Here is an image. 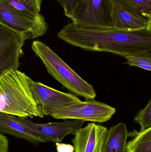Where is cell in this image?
Wrapping results in <instances>:
<instances>
[{"label":"cell","instance_id":"obj_3","mask_svg":"<svg viewBox=\"0 0 151 152\" xmlns=\"http://www.w3.org/2000/svg\"><path fill=\"white\" fill-rule=\"evenodd\" d=\"M31 47L41 60L48 73L68 91L86 100L95 99L96 93L94 87L74 72L46 44L34 41Z\"/></svg>","mask_w":151,"mask_h":152},{"label":"cell","instance_id":"obj_9","mask_svg":"<svg viewBox=\"0 0 151 152\" xmlns=\"http://www.w3.org/2000/svg\"><path fill=\"white\" fill-rule=\"evenodd\" d=\"M15 118L35 132L46 137L49 142H62L67 135H74L82 127L85 121L79 120H64L62 122L39 124L32 122L27 118L14 116Z\"/></svg>","mask_w":151,"mask_h":152},{"label":"cell","instance_id":"obj_10","mask_svg":"<svg viewBox=\"0 0 151 152\" xmlns=\"http://www.w3.org/2000/svg\"><path fill=\"white\" fill-rule=\"evenodd\" d=\"M107 131V128L95 123L80 129L72 140L75 152H102Z\"/></svg>","mask_w":151,"mask_h":152},{"label":"cell","instance_id":"obj_22","mask_svg":"<svg viewBox=\"0 0 151 152\" xmlns=\"http://www.w3.org/2000/svg\"><path fill=\"white\" fill-rule=\"evenodd\" d=\"M58 2L61 4L63 9H64L65 6V0H57Z\"/></svg>","mask_w":151,"mask_h":152},{"label":"cell","instance_id":"obj_7","mask_svg":"<svg viewBox=\"0 0 151 152\" xmlns=\"http://www.w3.org/2000/svg\"><path fill=\"white\" fill-rule=\"evenodd\" d=\"M29 86L37 108L43 116H49L59 108L81 102L76 96L59 91L30 78Z\"/></svg>","mask_w":151,"mask_h":152},{"label":"cell","instance_id":"obj_11","mask_svg":"<svg viewBox=\"0 0 151 152\" xmlns=\"http://www.w3.org/2000/svg\"><path fill=\"white\" fill-rule=\"evenodd\" d=\"M0 133L22 138L35 145L49 142L45 137L19 122L12 115L0 112Z\"/></svg>","mask_w":151,"mask_h":152},{"label":"cell","instance_id":"obj_18","mask_svg":"<svg viewBox=\"0 0 151 152\" xmlns=\"http://www.w3.org/2000/svg\"><path fill=\"white\" fill-rule=\"evenodd\" d=\"M136 123L141 126L140 131L151 128V100L150 98L146 106L139 111L134 118Z\"/></svg>","mask_w":151,"mask_h":152},{"label":"cell","instance_id":"obj_21","mask_svg":"<svg viewBox=\"0 0 151 152\" xmlns=\"http://www.w3.org/2000/svg\"><path fill=\"white\" fill-rule=\"evenodd\" d=\"M9 142L8 137L0 133V152H8Z\"/></svg>","mask_w":151,"mask_h":152},{"label":"cell","instance_id":"obj_15","mask_svg":"<svg viewBox=\"0 0 151 152\" xmlns=\"http://www.w3.org/2000/svg\"><path fill=\"white\" fill-rule=\"evenodd\" d=\"M135 16L151 19V0H113Z\"/></svg>","mask_w":151,"mask_h":152},{"label":"cell","instance_id":"obj_8","mask_svg":"<svg viewBox=\"0 0 151 152\" xmlns=\"http://www.w3.org/2000/svg\"><path fill=\"white\" fill-rule=\"evenodd\" d=\"M26 38L0 24V75L5 70L18 69Z\"/></svg>","mask_w":151,"mask_h":152},{"label":"cell","instance_id":"obj_2","mask_svg":"<svg viewBox=\"0 0 151 152\" xmlns=\"http://www.w3.org/2000/svg\"><path fill=\"white\" fill-rule=\"evenodd\" d=\"M30 78L18 69H8L0 75V112L19 118L44 117L33 98Z\"/></svg>","mask_w":151,"mask_h":152},{"label":"cell","instance_id":"obj_19","mask_svg":"<svg viewBox=\"0 0 151 152\" xmlns=\"http://www.w3.org/2000/svg\"><path fill=\"white\" fill-rule=\"evenodd\" d=\"M85 0H65V15L70 18L77 7Z\"/></svg>","mask_w":151,"mask_h":152},{"label":"cell","instance_id":"obj_17","mask_svg":"<svg viewBox=\"0 0 151 152\" xmlns=\"http://www.w3.org/2000/svg\"><path fill=\"white\" fill-rule=\"evenodd\" d=\"M126 64L130 66H137L151 71V53H141L128 56L126 58Z\"/></svg>","mask_w":151,"mask_h":152},{"label":"cell","instance_id":"obj_13","mask_svg":"<svg viewBox=\"0 0 151 152\" xmlns=\"http://www.w3.org/2000/svg\"><path fill=\"white\" fill-rule=\"evenodd\" d=\"M128 134L125 123L121 122L112 126L107 131L102 152H126Z\"/></svg>","mask_w":151,"mask_h":152},{"label":"cell","instance_id":"obj_16","mask_svg":"<svg viewBox=\"0 0 151 152\" xmlns=\"http://www.w3.org/2000/svg\"><path fill=\"white\" fill-rule=\"evenodd\" d=\"M16 10L32 15L40 14L43 0H2Z\"/></svg>","mask_w":151,"mask_h":152},{"label":"cell","instance_id":"obj_20","mask_svg":"<svg viewBox=\"0 0 151 152\" xmlns=\"http://www.w3.org/2000/svg\"><path fill=\"white\" fill-rule=\"evenodd\" d=\"M56 145L57 152H75L74 147L72 145L57 142Z\"/></svg>","mask_w":151,"mask_h":152},{"label":"cell","instance_id":"obj_23","mask_svg":"<svg viewBox=\"0 0 151 152\" xmlns=\"http://www.w3.org/2000/svg\"><path fill=\"white\" fill-rule=\"evenodd\" d=\"M0 1H1V0H0Z\"/></svg>","mask_w":151,"mask_h":152},{"label":"cell","instance_id":"obj_5","mask_svg":"<svg viewBox=\"0 0 151 152\" xmlns=\"http://www.w3.org/2000/svg\"><path fill=\"white\" fill-rule=\"evenodd\" d=\"M113 0H85L70 18L72 23L83 28H114Z\"/></svg>","mask_w":151,"mask_h":152},{"label":"cell","instance_id":"obj_12","mask_svg":"<svg viewBox=\"0 0 151 152\" xmlns=\"http://www.w3.org/2000/svg\"><path fill=\"white\" fill-rule=\"evenodd\" d=\"M113 17L114 28L116 29L138 30L151 28V19L131 14L114 1Z\"/></svg>","mask_w":151,"mask_h":152},{"label":"cell","instance_id":"obj_14","mask_svg":"<svg viewBox=\"0 0 151 152\" xmlns=\"http://www.w3.org/2000/svg\"><path fill=\"white\" fill-rule=\"evenodd\" d=\"M129 134L133 138L127 143L126 152H151V128Z\"/></svg>","mask_w":151,"mask_h":152},{"label":"cell","instance_id":"obj_1","mask_svg":"<svg viewBox=\"0 0 151 152\" xmlns=\"http://www.w3.org/2000/svg\"><path fill=\"white\" fill-rule=\"evenodd\" d=\"M57 36L84 50L111 53L125 58L151 53V28L138 30L83 28L69 23Z\"/></svg>","mask_w":151,"mask_h":152},{"label":"cell","instance_id":"obj_4","mask_svg":"<svg viewBox=\"0 0 151 152\" xmlns=\"http://www.w3.org/2000/svg\"><path fill=\"white\" fill-rule=\"evenodd\" d=\"M0 24L23 36L26 40L41 37L49 26L40 14L25 13L0 1Z\"/></svg>","mask_w":151,"mask_h":152},{"label":"cell","instance_id":"obj_6","mask_svg":"<svg viewBox=\"0 0 151 152\" xmlns=\"http://www.w3.org/2000/svg\"><path fill=\"white\" fill-rule=\"evenodd\" d=\"M116 111L113 107L91 99L59 108L52 112L50 116L56 119L79 120L104 123L111 120Z\"/></svg>","mask_w":151,"mask_h":152}]
</instances>
